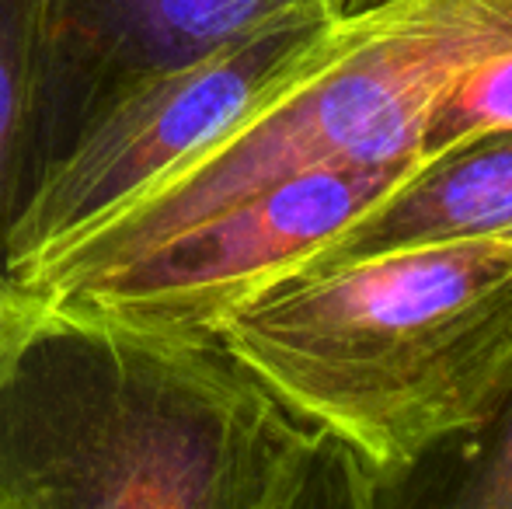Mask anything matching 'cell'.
Returning a JSON list of instances; mask_svg holds the SVG:
<instances>
[{
  "instance_id": "obj_1",
  "label": "cell",
  "mask_w": 512,
  "mask_h": 509,
  "mask_svg": "<svg viewBox=\"0 0 512 509\" xmlns=\"http://www.w3.org/2000/svg\"><path fill=\"white\" fill-rule=\"evenodd\" d=\"M314 433L206 328L0 286V509H272Z\"/></svg>"
},
{
  "instance_id": "obj_2",
  "label": "cell",
  "mask_w": 512,
  "mask_h": 509,
  "mask_svg": "<svg viewBox=\"0 0 512 509\" xmlns=\"http://www.w3.org/2000/svg\"><path fill=\"white\" fill-rule=\"evenodd\" d=\"M297 419L380 468L474 412L512 356V234L310 262L213 318Z\"/></svg>"
},
{
  "instance_id": "obj_3",
  "label": "cell",
  "mask_w": 512,
  "mask_h": 509,
  "mask_svg": "<svg viewBox=\"0 0 512 509\" xmlns=\"http://www.w3.org/2000/svg\"><path fill=\"white\" fill-rule=\"evenodd\" d=\"M512 49V0H345L304 70L98 231L28 269V290L105 269L321 164H418L436 98Z\"/></svg>"
},
{
  "instance_id": "obj_4",
  "label": "cell",
  "mask_w": 512,
  "mask_h": 509,
  "mask_svg": "<svg viewBox=\"0 0 512 509\" xmlns=\"http://www.w3.org/2000/svg\"><path fill=\"white\" fill-rule=\"evenodd\" d=\"M338 14L279 21L223 53L129 91L46 171L11 227V276L98 231L203 154L304 70Z\"/></svg>"
},
{
  "instance_id": "obj_5",
  "label": "cell",
  "mask_w": 512,
  "mask_h": 509,
  "mask_svg": "<svg viewBox=\"0 0 512 509\" xmlns=\"http://www.w3.org/2000/svg\"><path fill=\"white\" fill-rule=\"evenodd\" d=\"M415 164H321L265 185L126 262L39 286L42 300L150 328H209L321 255Z\"/></svg>"
},
{
  "instance_id": "obj_6",
  "label": "cell",
  "mask_w": 512,
  "mask_h": 509,
  "mask_svg": "<svg viewBox=\"0 0 512 509\" xmlns=\"http://www.w3.org/2000/svg\"><path fill=\"white\" fill-rule=\"evenodd\" d=\"M342 7L345 0H46L32 77L28 196L129 91L279 21Z\"/></svg>"
},
{
  "instance_id": "obj_7",
  "label": "cell",
  "mask_w": 512,
  "mask_h": 509,
  "mask_svg": "<svg viewBox=\"0 0 512 509\" xmlns=\"http://www.w3.org/2000/svg\"><path fill=\"white\" fill-rule=\"evenodd\" d=\"M499 234H512V129L471 136L422 157L310 262H352Z\"/></svg>"
},
{
  "instance_id": "obj_8",
  "label": "cell",
  "mask_w": 512,
  "mask_h": 509,
  "mask_svg": "<svg viewBox=\"0 0 512 509\" xmlns=\"http://www.w3.org/2000/svg\"><path fill=\"white\" fill-rule=\"evenodd\" d=\"M363 509H512V356L471 415L363 468Z\"/></svg>"
},
{
  "instance_id": "obj_9",
  "label": "cell",
  "mask_w": 512,
  "mask_h": 509,
  "mask_svg": "<svg viewBox=\"0 0 512 509\" xmlns=\"http://www.w3.org/2000/svg\"><path fill=\"white\" fill-rule=\"evenodd\" d=\"M46 0H0V286L11 276V227L28 199L32 77Z\"/></svg>"
},
{
  "instance_id": "obj_10",
  "label": "cell",
  "mask_w": 512,
  "mask_h": 509,
  "mask_svg": "<svg viewBox=\"0 0 512 509\" xmlns=\"http://www.w3.org/2000/svg\"><path fill=\"white\" fill-rule=\"evenodd\" d=\"M495 129H512V49L474 63L436 98L418 136V157Z\"/></svg>"
},
{
  "instance_id": "obj_11",
  "label": "cell",
  "mask_w": 512,
  "mask_h": 509,
  "mask_svg": "<svg viewBox=\"0 0 512 509\" xmlns=\"http://www.w3.org/2000/svg\"><path fill=\"white\" fill-rule=\"evenodd\" d=\"M272 509H363V464L335 436L314 433Z\"/></svg>"
}]
</instances>
